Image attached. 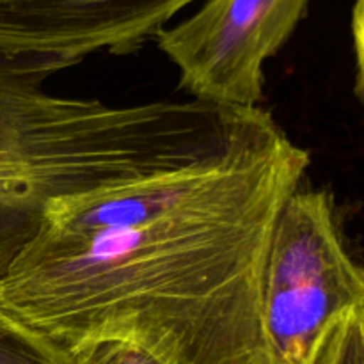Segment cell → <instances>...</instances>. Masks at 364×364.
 Returning a JSON list of instances; mask_svg holds the SVG:
<instances>
[{"label":"cell","instance_id":"obj_4","mask_svg":"<svg viewBox=\"0 0 364 364\" xmlns=\"http://www.w3.org/2000/svg\"><path fill=\"white\" fill-rule=\"evenodd\" d=\"M198 0H0V52L66 68L98 52L130 53Z\"/></svg>","mask_w":364,"mask_h":364},{"label":"cell","instance_id":"obj_2","mask_svg":"<svg viewBox=\"0 0 364 364\" xmlns=\"http://www.w3.org/2000/svg\"><path fill=\"white\" fill-rule=\"evenodd\" d=\"M64 64L0 52V281L59 199L199 162L205 119L192 102L116 107L63 98L43 82Z\"/></svg>","mask_w":364,"mask_h":364},{"label":"cell","instance_id":"obj_8","mask_svg":"<svg viewBox=\"0 0 364 364\" xmlns=\"http://www.w3.org/2000/svg\"><path fill=\"white\" fill-rule=\"evenodd\" d=\"M352 36H354L355 60H358L359 91L364 100V0H355L352 11Z\"/></svg>","mask_w":364,"mask_h":364},{"label":"cell","instance_id":"obj_5","mask_svg":"<svg viewBox=\"0 0 364 364\" xmlns=\"http://www.w3.org/2000/svg\"><path fill=\"white\" fill-rule=\"evenodd\" d=\"M0 364H73L70 352L0 308Z\"/></svg>","mask_w":364,"mask_h":364},{"label":"cell","instance_id":"obj_3","mask_svg":"<svg viewBox=\"0 0 364 364\" xmlns=\"http://www.w3.org/2000/svg\"><path fill=\"white\" fill-rule=\"evenodd\" d=\"M311 0H205L192 16L156 34L194 100L220 109H255L263 68L287 43Z\"/></svg>","mask_w":364,"mask_h":364},{"label":"cell","instance_id":"obj_6","mask_svg":"<svg viewBox=\"0 0 364 364\" xmlns=\"http://www.w3.org/2000/svg\"><path fill=\"white\" fill-rule=\"evenodd\" d=\"M304 364H364V309L340 316Z\"/></svg>","mask_w":364,"mask_h":364},{"label":"cell","instance_id":"obj_1","mask_svg":"<svg viewBox=\"0 0 364 364\" xmlns=\"http://www.w3.org/2000/svg\"><path fill=\"white\" fill-rule=\"evenodd\" d=\"M308 167L267 114L220 159L59 199L0 308L68 352L116 338L166 364H267V245Z\"/></svg>","mask_w":364,"mask_h":364},{"label":"cell","instance_id":"obj_7","mask_svg":"<svg viewBox=\"0 0 364 364\" xmlns=\"http://www.w3.org/2000/svg\"><path fill=\"white\" fill-rule=\"evenodd\" d=\"M73 364H166L153 352L128 340H91L70 350Z\"/></svg>","mask_w":364,"mask_h":364}]
</instances>
